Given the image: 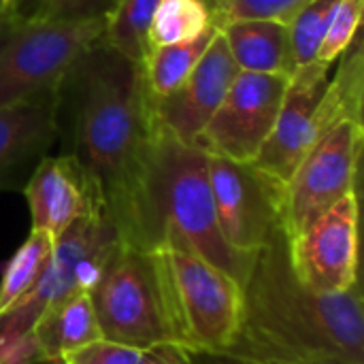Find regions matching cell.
<instances>
[{
    "label": "cell",
    "mask_w": 364,
    "mask_h": 364,
    "mask_svg": "<svg viewBox=\"0 0 364 364\" xmlns=\"http://www.w3.org/2000/svg\"><path fill=\"white\" fill-rule=\"evenodd\" d=\"M241 68L237 66L222 32L215 34L186 81L162 98H151L160 126L186 143H196L213 117Z\"/></svg>",
    "instance_id": "obj_13"
},
{
    "label": "cell",
    "mask_w": 364,
    "mask_h": 364,
    "mask_svg": "<svg viewBox=\"0 0 364 364\" xmlns=\"http://www.w3.org/2000/svg\"><path fill=\"white\" fill-rule=\"evenodd\" d=\"M58 94L43 92L0 109V192H23L34 168L55 145Z\"/></svg>",
    "instance_id": "obj_15"
},
{
    "label": "cell",
    "mask_w": 364,
    "mask_h": 364,
    "mask_svg": "<svg viewBox=\"0 0 364 364\" xmlns=\"http://www.w3.org/2000/svg\"><path fill=\"white\" fill-rule=\"evenodd\" d=\"M158 2L160 0H119L107 17L102 41L128 60L143 64L149 53V28Z\"/></svg>",
    "instance_id": "obj_19"
},
{
    "label": "cell",
    "mask_w": 364,
    "mask_h": 364,
    "mask_svg": "<svg viewBox=\"0 0 364 364\" xmlns=\"http://www.w3.org/2000/svg\"><path fill=\"white\" fill-rule=\"evenodd\" d=\"M286 85V77L241 70L194 145L209 156L254 162L275 126Z\"/></svg>",
    "instance_id": "obj_10"
},
{
    "label": "cell",
    "mask_w": 364,
    "mask_h": 364,
    "mask_svg": "<svg viewBox=\"0 0 364 364\" xmlns=\"http://www.w3.org/2000/svg\"><path fill=\"white\" fill-rule=\"evenodd\" d=\"M331 64L309 62L288 79L275 126L254 164L275 179L288 183L303 156L320 139L318 107L331 81Z\"/></svg>",
    "instance_id": "obj_12"
},
{
    "label": "cell",
    "mask_w": 364,
    "mask_h": 364,
    "mask_svg": "<svg viewBox=\"0 0 364 364\" xmlns=\"http://www.w3.org/2000/svg\"><path fill=\"white\" fill-rule=\"evenodd\" d=\"M218 32L220 28L211 26L209 30H205L203 34L190 41L149 49L147 58L141 64L149 96L162 98L171 94L173 90H177L186 81V77L192 73V68L198 64V60L203 58V53L207 51V47L211 45Z\"/></svg>",
    "instance_id": "obj_18"
},
{
    "label": "cell",
    "mask_w": 364,
    "mask_h": 364,
    "mask_svg": "<svg viewBox=\"0 0 364 364\" xmlns=\"http://www.w3.org/2000/svg\"><path fill=\"white\" fill-rule=\"evenodd\" d=\"M239 364V363H228ZM243 364H339V363H320V360H301V363H284V360H273V363H243Z\"/></svg>",
    "instance_id": "obj_29"
},
{
    "label": "cell",
    "mask_w": 364,
    "mask_h": 364,
    "mask_svg": "<svg viewBox=\"0 0 364 364\" xmlns=\"http://www.w3.org/2000/svg\"><path fill=\"white\" fill-rule=\"evenodd\" d=\"M220 32L241 70L290 79L299 68L288 23L273 19H237L224 23Z\"/></svg>",
    "instance_id": "obj_17"
},
{
    "label": "cell",
    "mask_w": 364,
    "mask_h": 364,
    "mask_svg": "<svg viewBox=\"0 0 364 364\" xmlns=\"http://www.w3.org/2000/svg\"><path fill=\"white\" fill-rule=\"evenodd\" d=\"M341 0H311L292 21H290V38L292 51L299 66L316 60L320 43L331 26V19Z\"/></svg>",
    "instance_id": "obj_22"
},
{
    "label": "cell",
    "mask_w": 364,
    "mask_h": 364,
    "mask_svg": "<svg viewBox=\"0 0 364 364\" xmlns=\"http://www.w3.org/2000/svg\"><path fill=\"white\" fill-rule=\"evenodd\" d=\"M363 9L364 0H341L331 26L320 43L318 62L324 64H333L335 60H339V55L350 47V43L356 38V34L360 32V21H363Z\"/></svg>",
    "instance_id": "obj_24"
},
{
    "label": "cell",
    "mask_w": 364,
    "mask_h": 364,
    "mask_svg": "<svg viewBox=\"0 0 364 364\" xmlns=\"http://www.w3.org/2000/svg\"><path fill=\"white\" fill-rule=\"evenodd\" d=\"M363 154V122H339L303 156L286 183L284 226L290 237L348 194L356 192Z\"/></svg>",
    "instance_id": "obj_9"
},
{
    "label": "cell",
    "mask_w": 364,
    "mask_h": 364,
    "mask_svg": "<svg viewBox=\"0 0 364 364\" xmlns=\"http://www.w3.org/2000/svg\"><path fill=\"white\" fill-rule=\"evenodd\" d=\"M209 183L220 232L235 252L258 254L284 226L286 183L254 162L209 156Z\"/></svg>",
    "instance_id": "obj_8"
},
{
    "label": "cell",
    "mask_w": 364,
    "mask_h": 364,
    "mask_svg": "<svg viewBox=\"0 0 364 364\" xmlns=\"http://www.w3.org/2000/svg\"><path fill=\"white\" fill-rule=\"evenodd\" d=\"M119 239L139 250H158L166 239H177L241 286L256 258L235 252L220 232L207 151L177 139L158 119Z\"/></svg>",
    "instance_id": "obj_3"
},
{
    "label": "cell",
    "mask_w": 364,
    "mask_h": 364,
    "mask_svg": "<svg viewBox=\"0 0 364 364\" xmlns=\"http://www.w3.org/2000/svg\"><path fill=\"white\" fill-rule=\"evenodd\" d=\"M58 134L96 183L107 218L124 228L156 130L143 66L105 41L85 49L58 90Z\"/></svg>",
    "instance_id": "obj_1"
},
{
    "label": "cell",
    "mask_w": 364,
    "mask_h": 364,
    "mask_svg": "<svg viewBox=\"0 0 364 364\" xmlns=\"http://www.w3.org/2000/svg\"><path fill=\"white\" fill-rule=\"evenodd\" d=\"M139 364H196L194 354L177 343H160L143 350Z\"/></svg>",
    "instance_id": "obj_27"
},
{
    "label": "cell",
    "mask_w": 364,
    "mask_h": 364,
    "mask_svg": "<svg viewBox=\"0 0 364 364\" xmlns=\"http://www.w3.org/2000/svg\"><path fill=\"white\" fill-rule=\"evenodd\" d=\"M226 363L364 364L363 288L320 294L292 269L290 235L277 228L256 254L243 286L241 328Z\"/></svg>",
    "instance_id": "obj_2"
},
{
    "label": "cell",
    "mask_w": 364,
    "mask_h": 364,
    "mask_svg": "<svg viewBox=\"0 0 364 364\" xmlns=\"http://www.w3.org/2000/svg\"><path fill=\"white\" fill-rule=\"evenodd\" d=\"M23 196L30 205L32 230L53 239L77 220L105 213L96 183L70 154L47 156L28 179Z\"/></svg>",
    "instance_id": "obj_14"
},
{
    "label": "cell",
    "mask_w": 364,
    "mask_h": 364,
    "mask_svg": "<svg viewBox=\"0 0 364 364\" xmlns=\"http://www.w3.org/2000/svg\"><path fill=\"white\" fill-rule=\"evenodd\" d=\"M213 23L205 0H160L149 28V49L190 41Z\"/></svg>",
    "instance_id": "obj_21"
},
{
    "label": "cell",
    "mask_w": 364,
    "mask_h": 364,
    "mask_svg": "<svg viewBox=\"0 0 364 364\" xmlns=\"http://www.w3.org/2000/svg\"><path fill=\"white\" fill-rule=\"evenodd\" d=\"M53 237L43 230H32L15 256L6 262L0 279V314L23 299L41 279L53 252Z\"/></svg>",
    "instance_id": "obj_20"
},
{
    "label": "cell",
    "mask_w": 364,
    "mask_h": 364,
    "mask_svg": "<svg viewBox=\"0 0 364 364\" xmlns=\"http://www.w3.org/2000/svg\"><path fill=\"white\" fill-rule=\"evenodd\" d=\"M96 339L100 328L92 301L87 292H79L51 305L0 364H64L68 354Z\"/></svg>",
    "instance_id": "obj_16"
},
{
    "label": "cell",
    "mask_w": 364,
    "mask_h": 364,
    "mask_svg": "<svg viewBox=\"0 0 364 364\" xmlns=\"http://www.w3.org/2000/svg\"><path fill=\"white\" fill-rule=\"evenodd\" d=\"M41 4H43V0H13L6 17H13V19H32L36 15V11L41 9Z\"/></svg>",
    "instance_id": "obj_28"
},
{
    "label": "cell",
    "mask_w": 364,
    "mask_h": 364,
    "mask_svg": "<svg viewBox=\"0 0 364 364\" xmlns=\"http://www.w3.org/2000/svg\"><path fill=\"white\" fill-rule=\"evenodd\" d=\"M143 350L115 343L109 339H96L64 358V364H139Z\"/></svg>",
    "instance_id": "obj_26"
},
{
    "label": "cell",
    "mask_w": 364,
    "mask_h": 364,
    "mask_svg": "<svg viewBox=\"0 0 364 364\" xmlns=\"http://www.w3.org/2000/svg\"><path fill=\"white\" fill-rule=\"evenodd\" d=\"M13 0H0V21L9 15V9H11Z\"/></svg>",
    "instance_id": "obj_30"
},
{
    "label": "cell",
    "mask_w": 364,
    "mask_h": 364,
    "mask_svg": "<svg viewBox=\"0 0 364 364\" xmlns=\"http://www.w3.org/2000/svg\"><path fill=\"white\" fill-rule=\"evenodd\" d=\"M107 19L0 21V109L58 90L77 58L102 41Z\"/></svg>",
    "instance_id": "obj_6"
},
{
    "label": "cell",
    "mask_w": 364,
    "mask_h": 364,
    "mask_svg": "<svg viewBox=\"0 0 364 364\" xmlns=\"http://www.w3.org/2000/svg\"><path fill=\"white\" fill-rule=\"evenodd\" d=\"M122 245L119 232L105 213L85 215L55 241L47 269L36 286L0 314V358L15 348L34 322L66 296L87 292Z\"/></svg>",
    "instance_id": "obj_7"
},
{
    "label": "cell",
    "mask_w": 364,
    "mask_h": 364,
    "mask_svg": "<svg viewBox=\"0 0 364 364\" xmlns=\"http://www.w3.org/2000/svg\"><path fill=\"white\" fill-rule=\"evenodd\" d=\"M290 260L299 279L320 294L358 282V194L352 192L290 237Z\"/></svg>",
    "instance_id": "obj_11"
},
{
    "label": "cell",
    "mask_w": 364,
    "mask_h": 364,
    "mask_svg": "<svg viewBox=\"0 0 364 364\" xmlns=\"http://www.w3.org/2000/svg\"><path fill=\"white\" fill-rule=\"evenodd\" d=\"M213 23L222 28L237 19H273L288 23L311 2V0H205Z\"/></svg>",
    "instance_id": "obj_23"
},
{
    "label": "cell",
    "mask_w": 364,
    "mask_h": 364,
    "mask_svg": "<svg viewBox=\"0 0 364 364\" xmlns=\"http://www.w3.org/2000/svg\"><path fill=\"white\" fill-rule=\"evenodd\" d=\"M87 296L102 339L136 350L160 343L179 346L158 250L122 243Z\"/></svg>",
    "instance_id": "obj_4"
},
{
    "label": "cell",
    "mask_w": 364,
    "mask_h": 364,
    "mask_svg": "<svg viewBox=\"0 0 364 364\" xmlns=\"http://www.w3.org/2000/svg\"><path fill=\"white\" fill-rule=\"evenodd\" d=\"M179 346L194 356L222 358L243 318V286L177 239L160 247Z\"/></svg>",
    "instance_id": "obj_5"
},
{
    "label": "cell",
    "mask_w": 364,
    "mask_h": 364,
    "mask_svg": "<svg viewBox=\"0 0 364 364\" xmlns=\"http://www.w3.org/2000/svg\"><path fill=\"white\" fill-rule=\"evenodd\" d=\"M119 0H43L34 17L55 21L107 19Z\"/></svg>",
    "instance_id": "obj_25"
}]
</instances>
